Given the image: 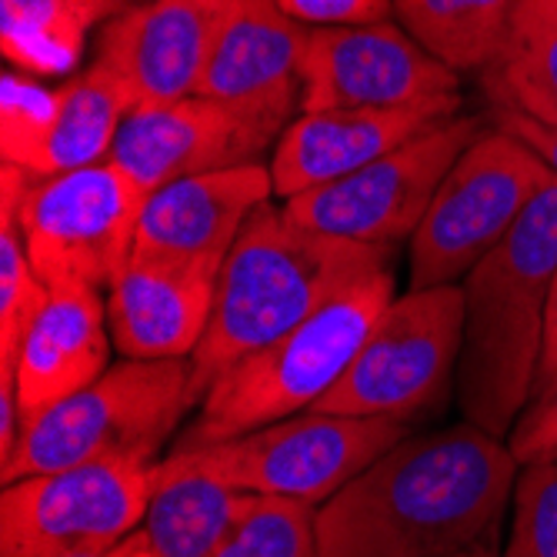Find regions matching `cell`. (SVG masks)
Here are the masks:
<instances>
[{"mask_svg":"<svg viewBox=\"0 0 557 557\" xmlns=\"http://www.w3.org/2000/svg\"><path fill=\"white\" fill-rule=\"evenodd\" d=\"M518 474L511 444L468 421L408 434L314 511L321 557H450L497 547Z\"/></svg>","mask_w":557,"mask_h":557,"instance_id":"cell-1","label":"cell"},{"mask_svg":"<svg viewBox=\"0 0 557 557\" xmlns=\"http://www.w3.org/2000/svg\"><path fill=\"white\" fill-rule=\"evenodd\" d=\"M391 255L304 227L274 200L261 205L218 274L214 314L190 358L194 394L205 400L237 361L294 331L350 284L391 268Z\"/></svg>","mask_w":557,"mask_h":557,"instance_id":"cell-2","label":"cell"},{"mask_svg":"<svg viewBox=\"0 0 557 557\" xmlns=\"http://www.w3.org/2000/svg\"><path fill=\"white\" fill-rule=\"evenodd\" d=\"M557 277V177L468 274L458 404L468 424L504 437L534 397L547 300Z\"/></svg>","mask_w":557,"mask_h":557,"instance_id":"cell-3","label":"cell"},{"mask_svg":"<svg viewBox=\"0 0 557 557\" xmlns=\"http://www.w3.org/2000/svg\"><path fill=\"white\" fill-rule=\"evenodd\" d=\"M394 300V271L361 277L284 337L247 354L200 400L197 421L174 447L231 441L284 418L314 411L318 400L347 374L374 321Z\"/></svg>","mask_w":557,"mask_h":557,"instance_id":"cell-4","label":"cell"},{"mask_svg":"<svg viewBox=\"0 0 557 557\" xmlns=\"http://www.w3.org/2000/svg\"><path fill=\"white\" fill-rule=\"evenodd\" d=\"M194 408H200V397L194 394L190 358H124L90 387L34 418L17 450L0 465V478L14 484L21 478L111 458L161 465V450Z\"/></svg>","mask_w":557,"mask_h":557,"instance_id":"cell-5","label":"cell"},{"mask_svg":"<svg viewBox=\"0 0 557 557\" xmlns=\"http://www.w3.org/2000/svg\"><path fill=\"white\" fill-rule=\"evenodd\" d=\"M0 197V211L21 224L30 264L47 287L97 290H108L127 264L147 200L111 158L54 177L4 164Z\"/></svg>","mask_w":557,"mask_h":557,"instance_id":"cell-6","label":"cell"},{"mask_svg":"<svg viewBox=\"0 0 557 557\" xmlns=\"http://www.w3.org/2000/svg\"><path fill=\"white\" fill-rule=\"evenodd\" d=\"M408 434L411 424L400 421L304 411L231 441L171 447L168 458L240 494L321 508Z\"/></svg>","mask_w":557,"mask_h":557,"instance_id":"cell-7","label":"cell"},{"mask_svg":"<svg viewBox=\"0 0 557 557\" xmlns=\"http://www.w3.org/2000/svg\"><path fill=\"white\" fill-rule=\"evenodd\" d=\"M465 347V287H411L374 321L314 411L411 424L450 394Z\"/></svg>","mask_w":557,"mask_h":557,"instance_id":"cell-8","label":"cell"},{"mask_svg":"<svg viewBox=\"0 0 557 557\" xmlns=\"http://www.w3.org/2000/svg\"><path fill=\"white\" fill-rule=\"evenodd\" d=\"M550 171L528 144L491 124L441 181L411 237V287L468 277L508 237Z\"/></svg>","mask_w":557,"mask_h":557,"instance_id":"cell-9","label":"cell"},{"mask_svg":"<svg viewBox=\"0 0 557 557\" xmlns=\"http://www.w3.org/2000/svg\"><path fill=\"white\" fill-rule=\"evenodd\" d=\"M158 465L111 458L21 478L0 494V557L108 550L144 528Z\"/></svg>","mask_w":557,"mask_h":557,"instance_id":"cell-10","label":"cell"},{"mask_svg":"<svg viewBox=\"0 0 557 557\" xmlns=\"http://www.w3.org/2000/svg\"><path fill=\"white\" fill-rule=\"evenodd\" d=\"M484 127V117L454 114L368 168L284 200V208L304 227L394 250L414 237L441 181Z\"/></svg>","mask_w":557,"mask_h":557,"instance_id":"cell-11","label":"cell"},{"mask_svg":"<svg viewBox=\"0 0 557 557\" xmlns=\"http://www.w3.org/2000/svg\"><path fill=\"white\" fill-rule=\"evenodd\" d=\"M131 111L134 97L127 87L97 61L58 90H47L37 77L8 67L0 81L4 164L34 177L100 164L111 158Z\"/></svg>","mask_w":557,"mask_h":557,"instance_id":"cell-12","label":"cell"},{"mask_svg":"<svg viewBox=\"0 0 557 557\" xmlns=\"http://www.w3.org/2000/svg\"><path fill=\"white\" fill-rule=\"evenodd\" d=\"M454 74L400 24L311 27L304 44V104L311 111H381L461 97Z\"/></svg>","mask_w":557,"mask_h":557,"instance_id":"cell-13","label":"cell"},{"mask_svg":"<svg viewBox=\"0 0 557 557\" xmlns=\"http://www.w3.org/2000/svg\"><path fill=\"white\" fill-rule=\"evenodd\" d=\"M240 0H140L100 24L97 64H104L140 104L197 97L214 50Z\"/></svg>","mask_w":557,"mask_h":557,"instance_id":"cell-14","label":"cell"},{"mask_svg":"<svg viewBox=\"0 0 557 557\" xmlns=\"http://www.w3.org/2000/svg\"><path fill=\"white\" fill-rule=\"evenodd\" d=\"M308 30L274 0H240L197 97H208L268 147L297 121L304 104V44Z\"/></svg>","mask_w":557,"mask_h":557,"instance_id":"cell-15","label":"cell"},{"mask_svg":"<svg viewBox=\"0 0 557 557\" xmlns=\"http://www.w3.org/2000/svg\"><path fill=\"white\" fill-rule=\"evenodd\" d=\"M271 197L274 177L261 161L174 181L144 200L131 255L221 274L250 214Z\"/></svg>","mask_w":557,"mask_h":557,"instance_id":"cell-16","label":"cell"},{"mask_svg":"<svg viewBox=\"0 0 557 557\" xmlns=\"http://www.w3.org/2000/svg\"><path fill=\"white\" fill-rule=\"evenodd\" d=\"M264 150L271 147L214 100L184 97L134 108L114 140L111 161L150 197L184 177L258 164Z\"/></svg>","mask_w":557,"mask_h":557,"instance_id":"cell-17","label":"cell"},{"mask_svg":"<svg viewBox=\"0 0 557 557\" xmlns=\"http://www.w3.org/2000/svg\"><path fill=\"white\" fill-rule=\"evenodd\" d=\"M461 111V97L428 100L411 108H381V111H311L281 134L271 177L274 197L290 200L304 190L341 181L371 161L391 154L394 147L408 144L421 131L447 121Z\"/></svg>","mask_w":557,"mask_h":557,"instance_id":"cell-18","label":"cell"},{"mask_svg":"<svg viewBox=\"0 0 557 557\" xmlns=\"http://www.w3.org/2000/svg\"><path fill=\"white\" fill-rule=\"evenodd\" d=\"M214 294L211 271L131 255L108 287V324L121 358H194L214 314Z\"/></svg>","mask_w":557,"mask_h":557,"instance_id":"cell-19","label":"cell"},{"mask_svg":"<svg viewBox=\"0 0 557 557\" xmlns=\"http://www.w3.org/2000/svg\"><path fill=\"white\" fill-rule=\"evenodd\" d=\"M111 344L108 300L97 287H50L11 368L27 424L104 374Z\"/></svg>","mask_w":557,"mask_h":557,"instance_id":"cell-20","label":"cell"},{"mask_svg":"<svg viewBox=\"0 0 557 557\" xmlns=\"http://www.w3.org/2000/svg\"><path fill=\"white\" fill-rule=\"evenodd\" d=\"M478 77L491 108L557 127V0H515L497 58Z\"/></svg>","mask_w":557,"mask_h":557,"instance_id":"cell-21","label":"cell"},{"mask_svg":"<svg viewBox=\"0 0 557 557\" xmlns=\"http://www.w3.org/2000/svg\"><path fill=\"white\" fill-rule=\"evenodd\" d=\"M244 500L247 494L164 458L158 465L144 531L158 557H214L218 544L240 518Z\"/></svg>","mask_w":557,"mask_h":557,"instance_id":"cell-22","label":"cell"},{"mask_svg":"<svg viewBox=\"0 0 557 557\" xmlns=\"http://www.w3.org/2000/svg\"><path fill=\"white\" fill-rule=\"evenodd\" d=\"M515 0H394V17L454 74H481L504 44Z\"/></svg>","mask_w":557,"mask_h":557,"instance_id":"cell-23","label":"cell"},{"mask_svg":"<svg viewBox=\"0 0 557 557\" xmlns=\"http://www.w3.org/2000/svg\"><path fill=\"white\" fill-rule=\"evenodd\" d=\"M90 24L71 0H0V47L30 77L71 74L84 58Z\"/></svg>","mask_w":557,"mask_h":557,"instance_id":"cell-24","label":"cell"},{"mask_svg":"<svg viewBox=\"0 0 557 557\" xmlns=\"http://www.w3.org/2000/svg\"><path fill=\"white\" fill-rule=\"evenodd\" d=\"M311 504L247 494L244 511L214 557H321Z\"/></svg>","mask_w":557,"mask_h":557,"instance_id":"cell-25","label":"cell"},{"mask_svg":"<svg viewBox=\"0 0 557 557\" xmlns=\"http://www.w3.org/2000/svg\"><path fill=\"white\" fill-rule=\"evenodd\" d=\"M50 287L30 264L21 224L0 211V368H14L21 341Z\"/></svg>","mask_w":557,"mask_h":557,"instance_id":"cell-26","label":"cell"},{"mask_svg":"<svg viewBox=\"0 0 557 557\" xmlns=\"http://www.w3.org/2000/svg\"><path fill=\"white\" fill-rule=\"evenodd\" d=\"M504 557H557V454L521 465Z\"/></svg>","mask_w":557,"mask_h":557,"instance_id":"cell-27","label":"cell"},{"mask_svg":"<svg viewBox=\"0 0 557 557\" xmlns=\"http://www.w3.org/2000/svg\"><path fill=\"white\" fill-rule=\"evenodd\" d=\"M508 441L518 465L537 461L544 454H557V374L534 391Z\"/></svg>","mask_w":557,"mask_h":557,"instance_id":"cell-28","label":"cell"},{"mask_svg":"<svg viewBox=\"0 0 557 557\" xmlns=\"http://www.w3.org/2000/svg\"><path fill=\"white\" fill-rule=\"evenodd\" d=\"M304 27H361L381 24L394 14V0H274Z\"/></svg>","mask_w":557,"mask_h":557,"instance_id":"cell-29","label":"cell"},{"mask_svg":"<svg viewBox=\"0 0 557 557\" xmlns=\"http://www.w3.org/2000/svg\"><path fill=\"white\" fill-rule=\"evenodd\" d=\"M491 121L497 127H504L508 134H515L521 144H528L534 154L544 161V168L557 177V127L531 121V117L515 114V111H500V108H491Z\"/></svg>","mask_w":557,"mask_h":557,"instance_id":"cell-30","label":"cell"},{"mask_svg":"<svg viewBox=\"0 0 557 557\" xmlns=\"http://www.w3.org/2000/svg\"><path fill=\"white\" fill-rule=\"evenodd\" d=\"M24 431H27V418H24L21 400H17L14 371L0 368V465H4L11 454L17 450Z\"/></svg>","mask_w":557,"mask_h":557,"instance_id":"cell-31","label":"cell"},{"mask_svg":"<svg viewBox=\"0 0 557 557\" xmlns=\"http://www.w3.org/2000/svg\"><path fill=\"white\" fill-rule=\"evenodd\" d=\"M557 374V277L550 287V300H547V318H544V347H541V368H537V387H544L550 377Z\"/></svg>","mask_w":557,"mask_h":557,"instance_id":"cell-32","label":"cell"},{"mask_svg":"<svg viewBox=\"0 0 557 557\" xmlns=\"http://www.w3.org/2000/svg\"><path fill=\"white\" fill-rule=\"evenodd\" d=\"M71 4L77 8V14H81L90 27H100V24H108L111 17L124 14L127 8L140 4V0H71Z\"/></svg>","mask_w":557,"mask_h":557,"instance_id":"cell-33","label":"cell"},{"mask_svg":"<svg viewBox=\"0 0 557 557\" xmlns=\"http://www.w3.org/2000/svg\"><path fill=\"white\" fill-rule=\"evenodd\" d=\"M71 557H158L154 544H150L147 531H134L131 537H124L121 544L108 547V550H94V554H71Z\"/></svg>","mask_w":557,"mask_h":557,"instance_id":"cell-34","label":"cell"},{"mask_svg":"<svg viewBox=\"0 0 557 557\" xmlns=\"http://www.w3.org/2000/svg\"><path fill=\"white\" fill-rule=\"evenodd\" d=\"M450 557H500L494 547H474V550H461V554H450Z\"/></svg>","mask_w":557,"mask_h":557,"instance_id":"cell-35","label":"cell"}]
</instances>
